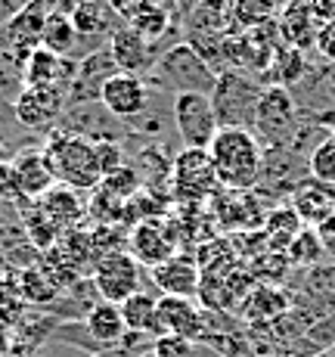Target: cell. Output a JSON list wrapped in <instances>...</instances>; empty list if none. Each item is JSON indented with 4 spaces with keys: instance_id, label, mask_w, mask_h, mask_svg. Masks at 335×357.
Masks as SVG:
<instances>
[{
    "instance_id": "12",
    "label": "cell",
    "mask_w": 335,
    "mask_h": 357,
    "mask_svg": "<svg viewBox=\"0 0 335 357\" xmlns=\"http://www.w3.org/2000/svg\"><path fill=\"white\" fill-rule=\"evenodd\" d=\"M205 333V311L193 298L159 295V335H180L196 342Z\"/></svg>"
},
{
    "instance_id": "6",
    "label": "cell",
    "mask_w": 335,
    "mask_h": 357,
    "mask_svg": "<svg viewBox=\"0 0 335 357\" xmlns=\"http://www.w3.org/2000/svg\"><path fill=\"white\" fill-rule=\"evenodd\" d=\"M91 280L97 286L100 301L121 305L134 292H140V264L127 252H109V255H100V261L93 264Z\"/></svg>"
},
{
    "instance_id": "46",
    "label": "cell",
    "mask_w": 335,
    "mask_h": 357,
    "mask_svg": "<svg viewBox=\"0 0 335 357\" xmlns=\"http://www.w3.org/2000/svg\"><path fill=\"white\" fill-rule=\"evenodd\" d=\"M329 140H332V146H335V128L329 130Z\"/></svg>"
},
{
    "instance_id": "8",
    "label": "cell",
    "mask_w": 335,
    "mask_h": 357,
    "mask_svg": "<svg viewBox=\"0 0 335 357\" xmlns=\"http://www.w3.org/2000/svg\"><path fill=\"white\" fill-rule=\"evenodd\" d=\"M127 255L143 267H159L162 261H168L171 255H177V236H171V230L159 218L134 224L131 236H127Z\"/></svg>"
},
{
    "instance_id": "23",
    "label": "cell",
    "mask_w": 335,
    "mask_h": 357,
    "mask_svg": "<svg viewBox=\"0 0 335 357\" xmlns=\"http://www.w3.org/2000/svg\"><path fill=\"white\" fill-rule=\"evenodd\" d=\"M109 13L112 10H106V3H100V0H78L68 13V19H72V29L78 38H100L112 29Z\"/></svg>"
},
{
    "instance_id": "26",
    "label": "cell",
    "mask_w": 335,
    "mask_h": 357,
    "mask_svg": "<svg viewBox=\"0 0 335 357\" xmlns=\"http://www.w3.org/2000/svg\"><path fill=\"white\" fill-rule=\"evenodd\" d=\"M75 29H72V19H68V13L63 10H53L50 16H47L44 29H40V47H47V50H53L56 56H65L68 50L75 47Z\"/></svg>"
},
{
    "instance_id": "2",
    "label": "cell",
    "mask_w": 335,
    "mask_h": 357,
    "mask_svg": "<svg viewBox=\"0 0 335 357\" xmlns=\"http://www.w3.org/2000/svg\"><path fill=\"white\" fill-rule=\"evenodd\" d=\"M44 155L50 162V171L56 183L72 190H93L102 181L97 140H87L81 134H63L53 130L44 143Z\"/></svg>"
},
{
    "instance_id": "33",
    "label": "cell",
    "mask_w": 335,
    "mask_h": 357,
    "mask_svg": "<svg viewBox=\"0 0 335 357\" xmlns=\"http://www.w3.org/2000/svg\"><path fill=\"white\" fill-rule=\"evenodd\" d=\"M286 255H289L292 264H302V267L317 264V261L323 258V245H320L317 230H313V227H304V230L298 233V236L289 243V249H286Z\"/></svg>"
},
{
    "instance_id": "28",
    "label": "cell",
    "mask_w": 335,
    "mask_h": 357,
    "mask_svg": "<svg viewBox=\"0 0 335 357\" xmlns=\"http://www.w3.org/2000/svg\"><path fill=\"white\" fill-rule=\"evenodd\" d=\"M264 230H267V239H273V245H286L289 249V243L298 236V233L304 230V221L298 218V211L292 208H273L264 215Z\"/></svg>"
},
{
    "instance_id": "31",
    "label": "cell",
    "mask_w": 335,
    "mask_h": 357,
    "mask_svg": "<svg viewBox=\"0 0 335 357\" xmlns=\"http://www.w3.org/2000/svg\"><path fill=\"white\" fill-rule=\"evenodd\" d=\"M25 230H29L31 243L38 245V249H44V252H50L53 245L59 243V236H63V227H59V224L53 221V218L47 215V211L40 208L38 202H34V208H31L29 221H25Z\"/></svg>"
},
{
    "instance_id": "10",
    "label": "cell",
    "mask_w": 335,
    "mask_h": 357,
    "mask_svg": "<svg viewBox=\"0 0 335 357\" xmlns=\"http://www.w3.org/2000/svg\"><path fill=\"white\" fill-rule=\"evenodd\" d=\"M146 100H149L146 84L137 75L112 72L100 84V102L115 119H134V115H140L146 109Z\"/></svg>"
},
{
    "instance_id": "30",
    "label": "cell",
    "mask_w": 335,
    "mask_h": 357,
    "mask_svg": "<svg viewBox=\"0 0 335 357\" xmlns=\"http://www.w3.org/2000/svg\"><path fill=\"white\" fill-rule=\"evenodd\" d=\"M97 190H100V193H106V196H112L115 202L127 205L137 193H140V177H137V171H134V168L121 165L118 171H112V174L102 177Z\"/></svg>"
},
{
    "instance_id": "16",
    "label": "cell",
    "mask_w": 335,
    "mask_h": 357,
    "mask_svg": "<svg viewBox=\"0 0 335 357\" xmlns=\"http://www.w3.org/2000/svg\"><path fill=\"white\" fill-rule=\"evenodd\" d=\"M292 208L298 211L304 224L317 227L320 221L335 215V187H326L320 181H302L295 187V196H292Z\"/></svg>"
},
{
    "instance_id": "21",
    "label": "cell",
    "mask_w": 335,
    "mask_h": 357,
    "mask_svg": "<svg viewBox=\"0 0 335 357\" xmlns=\"http://www.w3.org/2000/svg\"><path fill=\"white\" fill-rule=\"evenodd\" d=\"M121 317L127 333L137 335H159V298L149 292H134L127 301H121Z\"/></svg>"
},
{
    "instance_id": "35",
    "label": "cell",
    "mask_w": 335,
    "mask_h": 357,
    "mask_svg": "<svg viewBox=\"0 0 335 357\" xmlns=\"http://www.w3.org/2000/svg\"><path fill=\"white\" fill-rule=\"evenodd\" d=\"M149 357H196V342L180 335H155Z\"/></svg>"
},
{
    "instance_id": "20",
    "label": "cell",
    "mask_w": 335,
    "mask_h": 357,
    "mask_svg": "<svg viewBox=\"0 0 335 357\" xmlns=\"http://www.w3.org/2000/svg\"><path fill=\"white\" fill-rule=\"evenodd\" d=\"M22 78L25 87H56V81L65 75V59L56 56L53 50L47 47H31L25 53V63H22Z\"/></svg>"
},
{
    "instance_id": "41",
    "label": "cell",
    "mask_w": 335,
    "mask_h": 357,
    "mask_svg": "<svg viewBox=\"0 0 335 357\" xmlns=\"http://www.w3.org/2000/svg\"><path fill=\"white\" fill-rule=\"evenodd\" d=\"M13 351V329L0 324V357H10Z\"/></svg>"
},
{
    "instance_id": "34",
    "label": "cell",
    "mask_w": 335,
    "mask_h": 357,
    "mask_svg": "<svg viewBox=\"0 0 335 357\" xmlns=\"http://www.w3.org/2000/svg\"><path fill=\"white\" fill-rule=\"evenodd\" d=\"M307 171H311L313 181L326 183V187H335V146L326 137L323 143L311 149V159H307Z\"/></svg>"
},
{
    "instance_id": "15",
    "label": "cell",
    "mask_w": 335,
    "mask_h": 357,
    "mask_svg": "<svg viewBox=\"0 0 335 357\" xmlns=\"http://www.w3.org/2000/svg\"><path fill=\"white\" fill-rule=\"evenodd\" d=\"M13 168L19 174V187H22V199L29 202H40L53 187H56V177L50 171L44 149H22L19 155H13Z\"/></svg>"
},
{
    "instance_id": "47",
    "label": "cell",
    "mask_w": 335,
    "mask_h": 357,
    "mask_svg": "<svg viewBox=\"0 0 335 357\" xmlns=\"http://www.w3.org/2000/svg\"><path fill=\"white\" fill-rule=\"evenodd\" d=\"M3 208H6V205H3V202H0V218H3Z\"/></svg>"
},
{
    "instance_id": "18",
    "label": "cell",
    "mask_w": 335,
    "mask_h": 357,
    "mask_svg": "<svg viewBox=\"0 0 335 357\" xmlns=\"http://www.w3.org/2000/svg\"><path fill=\"white\" fill-rule=\"evenodd\" d=\"M317 19L307 10V0H292L289 6H283V16H279V34L289 40V47L295 50H307L317 40Z\"/></svg>"
},
{
    "instance_id": "9",
    "label": "cell",
    "mask_w": 335,
    "mask_h": 357,
    "mask_svg": "<svg viewBox=\"0 0 335 357\" xmlns=\"http://www.w3.org/2000/svg\"><path fill=\"white\" fill-rule=\"evenodd\" d=\"M251 128H255L261 137L283 140V137L295 128V102H292V93L286 91V87H276V84H270L267 91H261Z\"/></svg>"
},
{
    "instance_id": "29",
    "label": "cell",
    "mask_w": 335,
    "mask_h": 357,
    "mask_svg": "<svg viewBox=\"0 0 335 357\" xmlns=\"http://www.w3.org/2000/svg\"><path fill=\"white\" fill-rule=\"evenodd\" d=\"M270 66H273V75H276V87H295L298 84V78L304 75V53L302 50H295V47H289V44H283L279 50H273V59H270Z\"/></svg>"
},
{
    "instance_id": "42",
    "label": "cell",
    "mask_w": 335,
    "mask_h": 357,
    "mask_svg": "<svg viewBox=\"0 0 335 357\" xmlns=\"http://www.w3.org/2000/svg\"><path fill=\"white\" fill-rule=\"evenodd\" d=\"M91 357H137L127 345H118V348H109V351H100V354H91Z\"/></svg>"
},
{
    "instance_id": "38",
    "label": "cell",
    "mask_w": 335,
    "mask_h": 357,
    "mask_svg": "<svg viewBox=\"0 0 335 357\" xmlns=\"http://www.w3.org/2000/svg\"><path fill=\"white\" fill-rule=\"evenodd\" d=\"M313 230H317V236H320V245H323V252H326V255H332V258H335V215H332V218H326V221H320Z\"/></svg>"
},
{
    "instance_id": "40",
    "label": "cell",
    "mask_w": 335,
    "mask_h": 357,
    "mask_svg": "<svg viewBox=\"0 0 335 357\" xmlns=\"http://www.w3.org/2000/svg\"><path fill=\"white\" fill-rule=\"evenodd\" d=\"M143 3H146V0H106V6H109V10H112L115 16H121V19H125V22L134 16L137 10H140Z\"/></svg>"
},
{
    "instance_id": "4",
    "label": "cell",
    "mask_w": 335,
    "mask_h": 357,
    "mask_svg": "<svg viewBox=\"0 0 335 357\" xmlns=\"http://www.w3.org/2000/svg\"><path fill=\"white\" fill-rule=\"evenodd\" d=\"M261 97V87L239 72L217 75V84L211 91L217 125L221 128H249L255 121V106Z\"/></svg>"
},
{
    "instance_id": "36",
    "label": "cell",
    "mask_w": 335,
    "mask_h": 357,
    "mask_svg": "<svg viewBox=\"0 0 335 357\" xmlns=\"http://www.w3.org/2000/svg\"><path fill=\"white\" fill-rule=\"evenodd\" d=\"M22 199V187H19V174L13 162H0V202H19Z\"/></svg>"
},
{
    "instance_id": "45",
    "label": "cell",
    "mask_w": 335,
    "mask_h": 357,
    "mask_svg": "<svg viewBox=\"0 0 335 357\" xmlns=\"http://www.w3.org/2000/svg\"><path fill=\"white\" fill-rule=\"evenodd\" d=\"M326 357H335V342H332V348H329V351H326Z\"/></svg>"
},
{
    "instance_id": "14",
    "label": "cell",
    "mask_w": 335,
    "mask_h": 357,
    "mask_svg": "<svg viewBox=\"0 0 335 357\" xmlns=\"http://www.w3.org/2000/svg\"><path fill=\"white\" fill-rule=\"evenodd\" d=\"M109 56H112V63L118 66V72L137 75V78H140V72H149V68L155 66L153 44H149V40H143L140 34L131 29V25H118V29L112 31Z\"/></svg>"
},
{
    "instance_id": "7",
    "label": "cell",
    "mask_w": 335,
    "mask_h": 357,
    "mask_svg": "<svg viewBox=\"0 0 335 357\" xmlns=\"http://www.w3.org/2000/svg\"><path fill=\"white\" fill-rule=\"evenodd\" d=\"M174 187L180 196L189 199H205V196H215L217 193V174H215V165H211L208 149H183L180 155L174 159Z\"/></svg>"
},
{
    "instance_id": "39",
    "label": "cell",
    "mask_w": 335,
    "mask_h": 357,
    "mask_svg": "<svg viewBox=\"0 0 335 357\" xmlns=\"http://www.w3.org/2000/svg\"><path fill=\"white\" fill-rule=\"evenodd\" d=\"M307 10L320 25H326L335 19V0H307Z\"/></svg>"
},
{
    "instance_id": "3",
    "label": "cell",
    "mask_w": 335,
    "mask_h": 357,
    "mask_svg": "<svg viewBox=\"0 0 335 357\" xmlns=\"http://www.w3.org/2000/svg\"><path fill=\"white\" fill-rule=\"evenodd\" d=\"M155 72H159L162 84H168L174 91V97L177 93H205V97H211V91L217 84V72L189 44L171 47L165 56L155 63Z\"/></svg>"
},
{
    "instance_id": "17",
    "label": "cell",
    "mask_w": 335,
    "mask_h": 357,
    "mask_svg": "<svg viewBox=\"0 0 335 357\" xmlns=\"http://www.w3.org/2000/svg\"><path fill=\"white\" fill-rule=\"evenodd\" d=\"M84 326L91 333V339L97 342L100 348H118L121 342L127 339V326L125 317H121V307L118 305H109V301H97V305L87 311Z\"/></svg>"
},
{
    "instance_id": "19",
    "label": "cell",
    "mask_w": 335,
    "mask_h": 357,
    "mask_svg": "<svg viewBox=\"0 0 335 357\" xmlns=\"http://www.w3.org/2000/svg\"><path fill=\"white\" fill-rule=\"evenodd\" d=\"M16 283H19V292H22V298H25L29 307H47V311H50V307L56 305L59 292H63L56 286V280L40 267V261L31 264V267H25V271H19Z\"/></svg>"
},
{
    "instance_id": "5",
    "label": "cell",
    "mask_w": 335,
    "mask_h": 357,
    "mask_svg": "<svg viewBox=\"0 0 335 357\" xmlns=\"http://www.w3.org/2000/svg\"><path fill=\"white\" fill-rule=\"evenodd\" d=\"M174 125L187 149H208L217 137V115L211 97L205 93H177L174 97Z\"/></svg>"
},
{
    "instance_id": "44",
    "label": "cell",
    "mask_w": 335,
    "mask_h": 357,
    "mask_svg": "<svg viewBox=\"0 0 335 357\" xmlns=\"http://www.w3.org/2000/svg\"><path fill=\"white\" fill-rule=\"evenodd\" d=\"M10 357H44V354L38 351V354H10Z\"/></svg>"
},
{
    "instance_id": "25",
    "label": "cell",
    "mask_w": 335,
    "mask_h": 357,
    "mask_svg": "<svg viewBox=\"0 0 335 357\" xmlns=\"http://www.w3.org/2000/svg\"><path fill=\"white\" fill-rule=\"evenodd\" d=\"M233 261H236V249L224 236L205 239L199 252H196V264H199L202 277H224L227 271H233Z\"/></svg>"
},
{
    "instance_id": "48",
    "label": "cell",
    "mask_w": 335,
    "mask_h": 357,
    "mask_svg": "<svg viewBox=\"0 0 335 357\" xmlns=\"http://www.w3.org/2000/svg\"><path fill=\"white\" fill-rule=\"evenodd\" d=\"M146 357H149V354H146Z\"/></svg>"
},
{
    "instance_id": "43",
    "label": "cell",
    "mask_w": 335,
    "mask_h": 357,
    "mask_svg": "<svg viewBox=\"0 0 335 357\" xmlns=\"http://www.w3.org/2000/svg\"><path fill=\"white\" fill-rule=\"evenodd\" d=\"M261 3H267V6H273V10H279V13H283V6H289L292 0H261Z\"/></svg>"
},
{
    "instance_id": "13",
    "label": "cell",
    "mask_w": 335,
    "mask_h": 357,
    "mask_svg": "<svg viewBox=\"0 0 335 357\" xmlns=\"http://www.w3.org/2000/svg\"><path fill=\"white\" fill-rule=\"evenodd\" d=\"M153 283L159 286L162 295H174V298H193L199 292L202 271L196 264V255L177 252L159 267H153Z\"/></svg>"
},
{
    "instance_id": "32",
    "label": "cell",
    "mask_w": 335,
    "mask_h": 357,
    "mask_svg": "<svg viewBox=\"0 0 335 357\" xmlns=\"http://www.w3.org/2000/svg\"><path fill=\"white\" fill-rule=\"evenodd\" d=\"M29 311H31V307L25 305L16 277H0V324L13 329Z\"/></svg>"
},
{
    "instance_id": "24",
    "label": "cell",
    "mask_w": 335,
    "mask_h": 357,
    "mask_svg": "<svg viewBox=\"0 0 335 357\" xmlns=\"http://www.w3.org/2000/svg\"><path fill=\"white\" fill-rule=\"evenodd\" d=\"M239 307H242V314L249 320H273V317H279V314L289 307V295L267 283V286L251 289Z\"/></svg>"
},
{
    "instance_id": "27",
    "label": "cell",
    "mask_w": 335,
    "mask_h": 357,
    "mask_svg": "<svg viewBox=\"0 0 335 357\" xmlns=\"http://www.w3.org/2000/svg\"><path fill=\"white\" fill-rule=\"evenodd\" d=\"M125 25H131V29L140 34L143 40L155 44V40L168 31V10L162 3H155V0H146V3H143Z\"/></svg>"
},
{
    "instance_id": "22",
    "label": "cell",
    "mask_w": 335,
    "mask_h": 357,
    "mask_svg": "<svg viewBox=\"0 0 335 357\" xmlns=\"http://www.w3.org/2000/svg\"><path fill=\"white\" fill-rule=\"evenodd\" d=\"M38 205H40V208H44L47 215H50L63 230H65V227H75V224L81 221V215H84V205H81L78 190L63 187V183H56V187H53L44 199H40Z\"/></svg>"
},
{
    "instance_id": "37",
    "label": "cell",
    "mask_w": 335,
    "mask_h": 357,
    "mask_svg": "<svg viewBox=\"0 0 335 357\" xmlns=\"http://www.w3.org/2000/svg\"><path fill=\"white\" fill-rule=\"evenodd\" d=\"M313 50L326 59V63H335V19L317 29V40H313Z\"/></svg>"
},
{
    "instance_id": "11",
    "label": "cell",
    "mask_w": 335,
    "mask_h": 357,
    "mask_svg": "<svg viewBox=\"0 0 335 357\" xmlns=\"http://www.w3.org/2000/svg\"><path fill=\"white\" fill-rule=\"evenodd\" d=\"M65 97L59 87H22L16 97V121L29 130H47L63 115Z\"/></svg>"
},
{
    "instance_id": "1",
    "label": "cell",
    "mask_w": 335,
    "mask_h": 357,
    "mask_svg": "<svg viewBox=\"0 0 335 357\" xmlns=\"http://www.w3.org/2000/svg\"><path fill=\"white\" fill-rule=\"evenodd\" d=\"M217 183L236 193H249L264 171V153L249 128H221L208 146Z\"/></svg>"
}]
</instances>
